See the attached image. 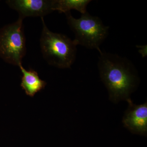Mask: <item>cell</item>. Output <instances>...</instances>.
<instances>
[{"label":"cell","instance_id":"3","mask_svg":"<svg viewBox=\"0 0 147 147\" xmlns=\"http://www.w3.org/2000/svg\"><path fill=\"white\" fill-rule=\"evenodd\" d=\"M67 24L75 34L77 45L89 49H95L99 53L100 46L107 37L109 27L105 26L100 18L86 12L79 18H75L70 12L65 13Z\"/></svg>","mask_w":147,"mask_h":147},{"label":"cell","instance_id":"4","mask_svg":"<svg viewBox=\"0 0 147 147\" xmlns=\"http://www.w3.org/2000/svg\"><path fill=\"white\" fill-rule=\"evenodd\" d=\"M26 53L23 19L0 29V57L7 63L18 66Z\"/></svg>","mask_w":147,"mask_h":147},{"label":"cell","instance_id":"5","mask_svg":"<svg viewBox=\"0 0 147 147\" xmlns=\"http://www.w3.org/2000/svg\"><path fill=\"white\" fill-rule=\"evenodd\" d=\"M7 3L16 11L19 18L40 17L53 12V0H8Z\"/></svg>","mask_w":147,"mask_h":147},{"label":"cell","instance_id":"8","mask_svg":"<svg viewBox=\"0 0 147 147\" xmlns=\"http://www.w3.org/2000/svg\"><path fill=\"white\" fill-rule=\"evenodd\" d=\"M91 1L90 0H53V10L66 13L75 9L84 14L87 12V6Z\"/></svg>","mask_w":147,"mask_h":147},{"label":"cell","instance_id":"7","mask_svg":"<svg viewBox=\"0 0 147 147\" xmlns=\"http://www.w3.org/2000/svg\"><path fill=\"white\" fill-rule=\"evenodd\" d=\"M23 74L21 86L26 94L30 97L45 88L47 83L40 79L38 74L32 69L27 70L24 68L22 63L18 66Z\"/></svg>","mask_w":147,"mask_h":147},{"label":"cell","instance_id":"2","mask_svg":"<svg viewBox=\"0 0 147 147\" xmlns=\"http://www.w3.org/2000/svg\"><path fill=\"white\" fill-rule=\"evenodd\" d=\"M40 40V50L43 58L50 65L58 68H70L76 59L77 45L66 36L49 30L43 18Z\"/></svg>","mask_w":147,"mask_h":147},{"label":"cell","instance_id":"9","mask_svg":"<svg viewBox=\"0 0 147 147\" xmlns=\"http://www.w3.org/2000/svg\"><path fill=\"white\" fill-rule=\"evenodd\" d=\"M138 48H140L139 53L141 54L143 57H144L147 56V45H142V46H137Z\"/></svg>","mask_w":147,"mask_h":147},{"label":"cell","instance_id":"6","mask_svg":"<svg viewBox=\"0 0 147 147\" xmlns=\"http://www.w3.org/2000/svg\"><path fill=\"white\" fill-rule=\"evenodd\" d=\"M127 101L128 107L123 118L124 126L133 134L146 136L147 134V103L137 105L131 99Z\"/></svg>","mask_w":147,"mask_h":147},{"label":"cell","instance_id":"1","mask_svg":"<svg viewBox=\"0 0 147 147\" xmlns=\"http://www.w3.org/2000/svg\"><path fill=\"white\" fill-rule=\"evenodd\" d=\"M98 65L100 78L108 90L110 100L115 103L130 98L138 79L133 63L116 54L100 53Z\"/></svg>","mask_w":147,"mask_h":147}]
</instances>
